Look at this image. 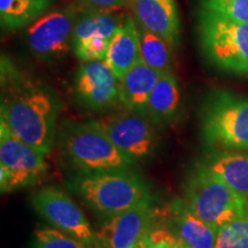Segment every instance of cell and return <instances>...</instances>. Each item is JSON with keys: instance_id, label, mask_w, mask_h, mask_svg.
I'll use <instances>...</instances> for the list:
<instances>
[{"instance_id": "obj_1", "label": "cell", "mask_w": 248, "mask_h": 248, "mask_svg": "<svg viewBox=\"0 0 248 248\" xmlns=\"http://www.w3.org/2000/svg\"><path fill=\"white\" fill-rule=\"evenodd\" d=\"M59 110L53 90L2 61L0 122L16 137L47 155L57 141Z\"/></svg>"}, {"instance_id": "obj_2", "label": "cell", "mask_w": 248, "mask_h": 248, "mask_svg": "<svg viewBox=\"0 0 248 248\" xmlns=\"http://www.w3.org/2000/svg\"><path fill=\"white\" fill-rule=\"evenodd\" d=\"M68 187L102 218L153 204L150 186L132 170L77 173Z\"/></svg>"}, {"instance_id": "obj_3", "label": "cell", "mask_w": 248, "mask_h": 248, "mask_svg": "<svg viewBox=\"0 0 248 248\" xmlns=\"http://www.w3.org/2000/svg\"><path fill=\"white\" fill-rule=\"evenodd\" d=\"M57 141L64 160L77 173L132 170L136 164L114 145L95 120L62 124Z\"/></svg>"}, {"instance_id": "obj_4", "label": "cell", "mask_w": 248, "mask_h": 248, "mask_svg": "<svg viewBox=\"0 0 248 248\" xmlns=\"http://www.w3.org/2000/svg\"><path fill=\"white\" fill-rule=\"evenodd\" d=\"M201 137L210 153L248 152V97L215 90L203 102Z\"/></svg>"}, {"instance_id": "obj_5", "label": "cell", "mask_w": 248, "mask_h": 248, "mask_svg": "<svg viewBox=\"0 0 248 248\" xmlns=\"http://www.w3.org/2000/svg\"><path fill=\"white\" fill-rule=\"evenodd\" d=\"M183 192L191 212L217 232L248 209V198L198 163L186 178Z\"/></svg>"}, {"instance_id": "obj_6", "label": "cell", "mask_w": 248, "mask_h": 248, "mask_svg": "<svg viewBox=\"0 0 248 248\" xmlns=\"http://www.w3.org/2000/svg\"><path fill=\"white\" fill-rule=\"evenodd\" d=\"M199 40L204 57L219 69L248 75V24L201 11Z\"/></svg>"}, {"instance_id": "obj_7", "label": "cell", "mask_w": 248, "mask_h": 248, "mask_svg": "<svg viewBox=\"0 0 248 248\" xmlns=\"http://www.w3.org/2000/svg\"><path fill=\"white\" fill-rule=\"evenodd\" d=\"M46 154L16 137L0 122V190L9 193L37 184L47 172Z\"/></svg>"}, {"instance_id": "obj_8", "label": "cell", "mask_w": 248, "mask_h": 248, "mask_svg": "<svg viewBox=\"0 0 248 248\" xmlns=\"http://www.w3.org/2000/svg\"><path fill=\"white\" fill-rule=\"evenodd\" d=\"M78 14L74 7L47 11L27 28V46L42 61L63 58L73 49V33Z\"/></svg>"}, {"instance_id": "obj_9", "label": "cell", "mask_w": 248, "mask_h": 248, "mask_svg": "<svg viewBox=\"0 0 248 248\" xmlns=\"http://www.w3.org/2000/svg\"><path fill=\"white\" fill-rule=\"evenodd\" d=\"M30 202L35 212L53 228L82 240L90 247L98 248L94 229L66 192L55 186H46L31 194Z\"/></svg>"}, {"instance_id": "obj_10", "label": "cell", "mask_w": 248, "mask_h": 248, "mask_svg": "<svg viewBox=\"0 0 248 248\" xmlns=\"http://www.w3.org/2000/svg\"><path fill=\"white\" fill-rule=\"evenodd\" d=\"M95 121L114 145L135 163L150 159L156 151V132L146 115L124 109Z\"/></svg>"}, {"instance_id": "obj_11", "label": "cell", "mask_w": 248, "mask_h": 248, "mask_svg": "<svg viewBox=\"0 0 248 248\" xmlns=\"http://www.w3.org/2000/svg\"><path fill=\"white\" fill-rule=\"evenodd\" d=\"M73 93L80 107L100 113L120 104V79L104 60L84 61L74 76Z\"/></svg>"}, {"instance_id": "obj_12", "label": "cell", "mask_w": 248, "mask_h": 248, "mask_svg": "<svg viewBox=\"0 0 248 248\" xmlns=\"http://www.w3.org/2000/svg\"><path fill=\"white\" fill-rule=\"evenodd\" d=\"M161 214L148 206L104 217L94 230L98 248H132L161 221Z\"/></svg>"}, {"instance_id": "obj_13", "label": "cell", "mask_w": 248, "mask_h": 248, "mask_svg": "<svg viewBox=\"0 0 248 248\" xmlns=\"http://www.w3.org/2000/svg\"><path fill=\"white\" fill-rule=\"evenodd\" d=\"M139 28L153 32L173 48L181 43L182 27L176 0H126Z\"/></svg>"}, {"instance_id": "obj_14", "label": "cell", "mask_w": 248, "mask_h": 248, "mask_svg": "<svg viewBox=\"0 0 248 248\" xmlns=\"http://www.w3.org/2000/svg\"><path fill=\"white\" fill-rule=\"evenodd\" d=\"M169 226L190 248H215L217 231L195 216L184 199H175L168 208Z\"/></svg>"}, {"instance_id": "obj_15", "label": "cell", "mask_w": 248, "mask_h": 248, "mask_svg": "<svg viewBox=\"0 0 248 248\" xmlns=\"http://www.w3.org/2000/svg\"><path fill=\"white\" fill-rule=\"evenodd\" d=\"M162 76L140 59L120 79V104L124 109L146 115L148 99Z\"/></svg>"}, {"instance_id": "obj_16", "label": "cell", "mask_w": 248, "mask_h": 248, "mask_svg": "<svg viewBox=\"0 0 248 248\" xmlns=\"http://www.w3.org/2000/svg\"><path fill=\"white\" fill-rule=\"evenodd\" d=\"M140 60L138 26L131 16H125L109 40L105 62L121 79Z\"/></svg>"}, {"instance_id": "obj_17", "label": "cell", "mask_w": 248, "mask_h": 248, "mask_svg": "<svg viewBox=\"0 0 248 248\" xmlns=\"http://www.w3.org/2000/svg\"><path fill=\"white\" fill-rule=\"evenodd\" d=\"M238 194L248 198V152H216L198 162Z\"/></svg>"}, {"instance_id": "obj_18", "label": "cell", "mask_w": 248, "mask_h": 248, "mask_svg": "<svg viewBox=\"0 0 248 248\" xmlns=\"http://www.w3.org/2000/svg\"><path fill=\"white\" fill-rule=\"evenodd\" d=\"M182 109V90L173 73L163 75L148 99L146 116L154 125H169L175 122Z\"/></svg>"}, {"instance_id": "obj_19", "label": "cell", "mask_w": 248, "mask_h": 248, "mask_svg": "<svg viewBox=\"0 0 248 248\" xmlns=\"http://www.w3.org/2000/svg\"><path fill=\"white\" fill-rule=\"evenodd\" d=\"M125 16L122 17L114 11L88 8L78 14L73 33V48L93 37L109 39Z\"/></svg>"}, {"instance_id": "obj_20", "label": "cell", "mask_w": 248, "mask_h": 248, "mask_svg": "<svg viewBox=\"0 0 248 248\" xmlns=\"http://www.w3.org/2000/svg\"><path fill=\"white\" fill-rule=\"evenodd\" d=\"M51 0H0V21L6 30L28 28L48 11Z\"/></svg>"}, {"instance_id": "obj_21", "label": "cell", "mask_w": 248, "mask_h": 248, "mask_svg": "<svg viewBox=\"0 0 248 248\" xmlns=\"http://www.w3.org/2000/svg\"><path fill=\"white\" fill-rule=\"evenodd\" d=\"M138 35L141 60L161 75L172 73L175 48L167 40L142 28L138 27Z\"/></svg>"}, {"instance_id": "obj_22", "label": "cell", "mask_w": 248, "mask_h": 248, "mask_svg": "<svg viewBox=\"0 0 248 248\" xmlns=\"http://www.w3.org/2000/svg\"><path fill=\"white\" fill-rule=\"evenodd\" d=\"M31 248H92L53 226H39L33 231Z\"/></svg>"}, {"instance_id": "obj_23", "label": "cell", "mask_w": 248, "mask_h": 248, "mask_svg": "<svg viewBox=\"0 0 248 248\" xmlns=\"http://www.w3.org/2000/svg\"><path fill=\"white\" fill-rule=\"evenodd\" d=\"M215 248H248V209L217 232Z\"/></svg>"}, {"instance_id": "obj_24", "label": "cell", "mask_w": 248, "mask_h": 248, "mask_svg": "<svg viewBox=\"0 0 248 248\" xmlns=\"http://www.w3.org/2000/svg\"><path fill=\"white\" fill-rule=\"evenodd\" d=\"M201 11L248 24V0H199Z\"/></svg>"}, {"instance_id": "obj_25", "label": "cell", "mask_w": 248, "mask_h": 248, "mask_svg": "<svg viewBox=\"0 0 248 248\" xmlns=\"http://www.w3.org/2000/svg\"><path fill=\"white\" fill-rule=\"evenodd\" d=\"M109 39L102 38V37H93L82 44L75 46L73 52L80 61H95L106 59Z\"/></svg>"}, {"instance_id": "obj_26", "label": "cell", "mask_w": 248, "mask_h": 248, "mask_svg": "<svg viewBox=\"0 0 248 248\" xmlns=\"http://www.w3.org/2000/svg\"><path fill=\"white\" fill-rule=\"evenodd\" d=\"M88 8L115 11L126 4V0H80Z\"/></svg>"}, {"instance_id": "obj_27", "label": "cell", "mask_w": 248, "mask_h": 248, "mask_svg": "<svg viewBox=\"0 0 248 248\" xmlns=\"http://www.w3.org/2000/svg\"><path fill=\"white\" fill-rule=\"evenodd\" d=\"M132 248H151V247H150V245L147 244V241L145 240V238H142V239L139 241L138 244H136Z\"/></svg>"}, {"instance_id": "obj_28", "label": "cell", "mask_w": 248, "mask_h": 248, "mask_svg": "<svg viewBox=\"0 0 248 248\" xmlns=\"http://www.w3.org/2000/svg\"><path fill=\"white\" fill-rule=\"evenodd\" d=\"M170 248H190V247H187V246H186V245L183 244L182 241L177 238V239L173 241L171 246H170Z\"/></svg>"}]
</instances>
